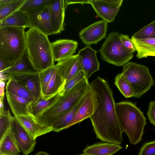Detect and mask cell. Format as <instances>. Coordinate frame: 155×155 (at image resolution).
Segmentation results:
<instances>
[{"label":"cell","mask_w":155,"mask_h":155,"mask_svg":"<svg viewBox=\"0 0 155 155\" xmlns=\"http://www.w3.org/2000/svg\"><path fill=\"white\" fill-rule=\"evenodd\" d=\"M48 5L24 12L29 20V28L35 29L48 36L54 35L50 12L51 2Z\"/></svg>","instance_id":"8"},{"label":"cell","mask_w":155,"mask_h":155,"mask_svg":"<svg viewBox=\"0 0 155 155\" xmlns=\"http://www.w3.org/2000/svg\"><path fill=\"white\" fill-rule=\"evenodd\" d=\"M8 27L29 28V20L27 16L19 10L0 21V28Z\"/></svg>","instance_id":"25"},{"label":"cell","mask_w":155,"mask_h":155,"mask_svg":"<svg viewBox=\"0 0 155 155\" xmlns=\"http://www.w3.org/2000/svg\"><path fill=\"white\" fill-rule=\"evenodd\" d=\"M94 112L90 117L97 138L103 142L120 145L123 132L116 113L113 92L109 83L98 76L90 84Z\"/></svg>","instance_id":"1"},{"label":"cell","mask_w":155,"mask_h":155,"mask_svg":"<svg viewBox=\"0 0 155 155\" xmlns=\"http://www.w3.org/2000/svg\"><path fill=\"white\" fill-rule=\"evenodd\" d=\"M5 87L0 88V96L1 98H4L5 96Z\"/></svg>","instance_id":"44"},{"label":"cell","mask_w":155,"mask_h":155,"mask_svg":"<svg viewBox=\"0 0 155 155\" xmlns=\"http://www.w3.org/2000/svg\"><path fill=\"white\" fill-rule=\"evenodd\" d=\"M115 107L122 131L127 135L130 143L134 145L138 143L142 140L147 124L143 113L130 101L115 103Z\"/></svg>","instance_id":"3"},{"label":"cell","mask_w":155,"mask_h":155,"mask_svg":"<svg viewBox=\"0 0 155 155\" xmlns=\"http://www.w3.org/2000/svg\"><path fill=\"white\" fill-rule=\"evenodd\" d=\"M4 98L0 97V114L3 113L5 110L4 107Z\"/></svg>","instance_id":"43"},{"label":"cell","mask_w":155,"mask_h":155,"mask_svg":"<svg viewBox=\"0 0 155 155\" xmlns=\"http://www.w3.org/2000/svg\"><path fill=\"white\" fill-rule=\"evenodd\" d=\"M25 28L8 27L0 28V58L14 64L26 49Z\"/></svg>","instance_id":"5"},{"label":"cell","mask_w":155,"mask_h":155,"mask_svg":"<svg viewBox=\"0 0 155 155\" xmlns=\"http://www.w3.org/2000/svg\"><path fill=\"white\" fill-rule=\"evenodd\" d=\"M78 45L77 41L68 39H60L51 43L54 61L58 62L74 55Z\"/></svg>","instance_id":"13"},{"label":"cell","mask_w":155,"mask_h":155,"mask_svg":"<svg viewBox=\"0 0 155 155\" xmlns=\"http://www.w3.org/2000/svg\"><path fill=\"white\" fill-rule=\"evenodd\" d=\"M35 155H49V154L44 151H40L38 152Z\"/></svg>","instance_id":"45"},{"label":"cell","mask_w":155,"mask_h":155,"mask_svg":"<svg viewBox=\"0 0 155 155\" xmlns=\"http://www.w3.org/2000/svg\"><path fill=\"white\" fill-rule=\"evenodd\" d=\"M6 81H0V87H5L6 84Z\"/></svg>","instance_id":"46"},{"label":"cell","mask_w":155,"mask_h":155,"mask_svg":"<svg viewBox=\"0 0 155 155\" xmlns=\"http://www.w3.org/2000/svg\"><path fill=\"white\" fill-rule=\"evenodd\" d=\"M5 88L6 91L23 98L31 102L34 98L24 85L19 81L13 78L9 80L7 82Z\"/></svg>","instance_id":"24"},{"label":"cell","mask_w":155,"mask_h":155,"mask_svg":"<svg viewBox=\"0 0 155 155\" xmlns=\"http://www.w3.org/2000/svg\"><path fill=\"white\" fill-rule=\"evenodd\" d=\"M20 152L10 129L0 141V155H18Z\"/></svg>","instance_id":"27"},{"label":"cell","mask_w":155,"mask_h":155,"mask_svg":"<svg viewBox=\"0 0 155 155\" xmlns=\"http://www.w3.org/2000/svg\"><path fill=\"white\" fill-rule=\"evenodd\" d=\"M25 0H14L12 2L0 8V21L19 10Z\"/></svg>","instance_id":"31"},{"label":"cell","mask_w":155,"mask_h":155,"mask_svg":"<svg viewBox=\"0 0 155 155\" xmlns=\"http://www.w3.org/2000/svg\"><path fill=\"white\" fill-rule=\"evenodd\" d=\"M123 0H90V4L97 15L107 23L114 21Z\"/></svg>","instance_id":"10"},{"label":"cell","mask_w":155,"mask_h":155,"mask_svg":"<svg viewBox=\"0 0 155 155\" xmlns=\"http://www.w3.org/2000/svg\"><path fill=\"white\" fill-rule=\"evenodd\" d=\"M97 51L87 46L79 50L77 54L82 70L87 79L99 69L100 64L97 57Z\"/></svg>","instance_id":"12"},{"label":"cell","mask_w":155,"mask_h":155,"mask_svg":"<svg viewBox=\"0 0 155 155\" xmlns=\"http://www.w3.org/2000/svg\"><path fill=\"white\" fill-rule=\"evenodd\" d=\"M88 80L84 78L68 91H63L59 97L47 108L34 117L39 124L51 127L54 122L75 105L90 88Z\"/></svg>","instance_id":"2"},{"label":"cell","mask_w":155,"mask_h":155,"mask_svg":"<svg viewBox=\"0 0 155 155\" xmlns=\"http://www.w3.org/2000/svg\"><path fill=\"white\" fill-rule=\"evenodd\" d=\"M12 78L21 82L34 98V100L42 96L39 72L10 74Z\"/></svg>","instance_id":"16"},{"label":"cell","mask_w":155,"mask_h":155,"mask_svg":"<svg viewBox=\"0 0 155 155\" xmlns=\"http://www.w3.org/2000/svg\"><path fill=\"white\" fill-rule=\"evenodd\" d=\"M132 37L137 39L155 38V20L144 26Z\"/></svg>","instance_id":"32"},{"label":"cell","mask_w":155,"mask_h":155,"mask_svg":"<svg viewBox=\"0 0 155 155\" xmlns=\"http://www.w3.org/2000/svg\"><path fill=\"white\" fill-rule=\"evenodd\" d=\"M11 78H12L10 74L0 72V81H4L6 82Z\"/></svg>","instance_id":"41"},{"label":"cell","mask_w":155,"mask_h":155,"mask_svg":"<svg viewBox=\"0 0 155 155\" xmlns=\"http://www.w3.org/2000/svg\"><path fill=\"white\" fill-rule=\"evenodd\" d=\"M6 96L7 101L14 116H32L30 112V106L32 102H30L6 91Z\"/></svg>","instance_id":"18"},{"label":"cell","mask_w":155,"mask_h":155,"mask_svg":"<svg viewBox=\"0 0 155 155\" xmlns=\"http://www.w3.org/2000/svg\"><path fill=\"white\" fill-rule=\"evenodd\" d=\"M138 155H155V140L145 143L141 147Z\"/></svg>","instance_id":"37"},{"label":"cell","mask_w":155,"mask_h":155,"mask_svg":"<svg viewBox=\"0 0 155 155\" xmlns=\"http://www.w3.org/2000/svg\"><path fill=\"white\" fill-rule=\"evenodd\" d=\"M85 77L83 71H81L69 80L65 82L63 88V91L65 93L70 90Z\"/></svg>","instance_id":"35"},{"label":"cell","mask_w":155,"mask_h":155,"mask_svg":"<svg viewBox=\"0 0 155 155\" xmlns=\"http://www.w3.org/2000/svg\"><path fill=\"white\" fill-rule=\"evenodd\" d=\"M114 83L125 97L128 98L133 97L134 91L131 85L121 73L118 74L116 75Z\"/></svg>","instance_id":"29"},{"label":"cell","mask_w":155,"mask_h":155,"mask_svg":"<svg viewBox=\"0 0 155 155\" xmlns=\"http://www.w3.org/2000/svg\"><path fill=\"white\" fill-rule=\"evenodd\" d=\"M66 6L64 0H52L50 12L51 23L54 34L64 30V22Z\"/></svg>","instance_id":"14"},{"label":"cell","mask_w":155,"mask_h":155,"mask_svg":"<svg viewBox=\"0 0 155 155\" xmlns=\"http://www.w3.org/2000/svg\"><path fill=\"white\" fill-rule=\"evenodd\" d=\"M10 130L20 152L28 155L33 151L36 143L35 139L14 116Z\"/></svg>","instance_id":"9"},{"label":"cell","mask_w":155,"mask_h":155,"mask_svg":"<svg viewBox=\"0 0 155 155\" xmlns=\"http://www.w3.org/2000/svg\"><path fill=\"white\" fill-rule=\"evenodd\" d=\"M1 72L14 74L34 73L39 72L34 67L26 49L19 59L14 63L9 68Z\"/></svg>","instance_id":"20"},{"label":"cell","mask_w":155,"mask_h":155,"mask_svg":"<svg viewBox=\"0 0 155 155\" xmlns=\"http://www.w3.org/2000/svg\"><path fill=\"white\" fill-rule=\"evenodd\" d=\"M63 87L57 94L49 99L45 100L41 96L37 100H34L31 103L30 106L31 115L35 117L53 104L61 94Z\"/></svg>","instance_id":"28"},{"label":"cell","mask_w":155,"mask_h":155,"mask_svg":"<svg viewBox=\"0 0 155 155\" xmlns=\"http://www.w3.org/2000/svg\"><path fill=\"white\" fill-rule=\"evenodd\" d=\"M26 48L30 61L38 72L54 65L51 43L48 36L35 29L25 32Z\"/></svg>","instance_id":"4"},{"label":"cell","mask_w":155,"mask_h":155,"mask_svg":"<svg viewBox=\"0 0 155 155\" xmlns=\"http://www.w3.org/2000/svg\"><path fill=\"white\" fill-rule=\"evenodd\" d=\"M14 0H0V8L12 2Z\"/></svg>","instance_id":"42"},{"label":"cell","mask_w":155,"mask_h":155,"mask_svg":"<svg viewBox=\"0 0 155 155\" xmlns=\"http://www.w3.org/2000/svg\"><path fill=\"white\" fill-rule=\"evenodd\" d=\"M90 89V87L75 105L62 114L54 122L51 127L52 131L59 132L64 129L67 128L68 125L87 97L88 91Z\"/></svg>","instance_id":"19"},{"label":"cell","mask_w":155,"mask_h":155,"mask_svg":"<svg viewBox=\"0 0 155 155\" xmlns=\"http://www.w3.org/2000/svg\"><path fill=\"white\" fill-rule=\"evenodd\" d=\"M55 68V65L39 72L42 97L45 94L48 85L51 79Z\"/></svg>","instance_id":"33"},{"label":"cell","mask_w":155,"mask_h":155,"mask_svg":"<svg viewBox=\"0 0 155 155\" xmlns=\"http://www.w3.org/2000/svg\"><path fill=\"white\" fill-rule=\"evenodd\" d=\"M147 114L150 123L155 126V100L150 103Z\"/></svg>","instance_id":"38"},{"label":"cell","mask_w":155,"mask_h":155,"mask_svg":"<svg viewBox=\"0 0 155 155\" xmlns=\"http://www.w3.org/2000/svg\"><path fill=\"white\" fill-rule=\"evenodd\" d=\"M120 34L116 31L110 33L99 50L101 58L109 64L123 66L134 56L124 50L121 42Z\"/></svg>","instance_id":"7"},{"label":"cell","mask_w":155,"mask_h":155,"mask_svg":"<svg viewBox=\"0 0 155 155\" xmlns=\"http://www.w3.org/2000/svg\"><path fill=\"white\" fill-rule=\"evenodd\" d=\"M90 0H65V4L67 6L68 5L74 4H81L82 5L84 4H90Z\"/></svg>","instance_id":"40"},{"label":"cell","mask_w":155,"mask_h":155,"mask_svg":"<svg viewBox=\"0 0 155 155\" xmlns=\"http://www.w3.org/2000/svg\"><path fill=\"white\" fill-rule=\"evenodd\" d=\"M120 37L122 45L125 52L128 53H134L136 51L131 38H129L128 35L121 34Z\"/></svg>","instance_id":"36"},{"label":"cell","mask_w":155,"mask_h":155,"mask_svg":"<svg viewBox=\"0 0 155 155\" xmlns=\"http://www.w3.org/2000/svg\"><path fill=\"white\" fill-rule=\"evenodd\" d=\"M13 118L9 109L0 114V141L10 130Z\"/></svg>","instance_id":"30"},{"label":"cell","mask_w":155,"mask_h":155,"mask_svg":"<svg viewBox=\"0 0 155 155\" xmlns=\"http://www.w3.org/2000/svg\"><path fill=\"white\" fill-rule=\"evenodd\" d=\"M131 84L134 91L133 97L140 98L154 84V81L147 67L128 62L123 66L121 73Z\"/></svg>","instance_id":"6"},{"label":"cell","mask_w":155,"mask_h":155,"mask_svg":"<svg viewBox=\"0 0 155 155\" xmlns=\"http://www.w3.org/2000/svg\"><path fill=\"white\" fill-rule=\"evenodd\" d=\"M55 66L58 73L65 82L82 70L77 54L58 62Z\"/></svg>","instance_id":"15"},{"label":"cell","mask_w":155,"mask_h":155,"mask_svg":"<svg viewBox=\"0 0 155 155\" xmlns=\"http://www.w3.org/2000/svg\"><path fill=\"white\" fill-rule=\"evenodd\" d=\"M122 148L120 145L116 144L98 142L87 146L83 150V153L91 155H112Z\"/></svg>","instance_id":"22"},{"label":"cell","mask_w":155,"mask_h":155,"mask_svg":"<svg viewBox=\"0 0 155 155\" xmlns=\"http://www.w3.org/2000/svg\"><path fill=\"white\" fill-rule=\"evenodd\" d=\"M131 39L135 47L138 58L155 57V38L137 39L131 37Z\"/></svg>","instance_id":"23"},{"label":"cell","mask_w":155,"mask_h":155,"mask_svg":"<svg viewBox=\"0 0 155 155\" xmlns=\"http://www.w3.org/2000/svg\"><path fill=\"white\" fill-rule=\"evenodd\" d=\"M94 112V103L90 89L87 97L77 112L67 128L87 118H90Z\"/></svg>","instance_id":"21"},{"label":"cell","mask_w":155,"mask_h":155,"mask_svg":"<svg viewBox=\"0 0 155 155\" xmlns=\"http://www.w3.org/2000/svg\"><path fill=\"white\" fill-rule=\"evenodd\" d=\"M51 0H25L19 10L24 12L46 6Z\"/></svg>","instance_id":"34"},{"label":"cell","mask_w":155,"mask_h":155,"mask_svg":"<svg viewBox=\"0 0 155 155\" xmlns=\"http://www.w3.org/2000/svg\"><path fill=\"white\" fill-rule=\"evenodd\" d=\"M107 23L102 20L95 22L83 28L79 33L82 42L85 45L96 44L106 35Z\"/></svg>","instance_id":"11"},{"label":"cell","mask_w":155,"mask_h":155,"mask_svg":"<svg viewBox=\"0 0 155 155\" xmlns=\"http://www.w3.org/2000/svg\"><path fill=\"white\" fill-rule=\"evenodd\" d=\"M15 117L35 139L39 136L52 131L51 128L41 125L37 122L32 116L21 115Z\"/></svg>","instance_id":"17"},{"label":"cell","mask_w":155,"mask_h":155,"mask_svg":"<svg viewBox=\"0 0 155 155\" xmlns=\"http://www.w3.org/2000/svg\"><path fill=\"white\" fill-rule=\"evenodd\" d=\"M91 155L84 153H83L79 154V155Z\"/></svg>","instance_id":"47"},{"label":"cell","mask_w":155,"mask_h":155,"mask_svg":"<svg viewBox=\"0 0 155 155\" xmlns=\"http://www.w3.org/2000/svg\"><path fill=\"white\" fill-rule=\"evenodd\" d=\"M13 64L0 58V72L3 71L9 68Z\"/></svg>","instance_id":"39"},{"label":"cell","mask_w":155,"mask_h":155,"mask_svg":"<svg viewBox=\"0 0 155 155\" xmlns=\"http://www.w3.org/2000/svg\"><path fill=\"white\" fill-rule=\"evenodd\" d=\"M65 81L58 74L55 66L45 95L42 97V98L45 100H48L57 94L63 87Z\"/></svg>","instance_id":"26"}]
</instances>
